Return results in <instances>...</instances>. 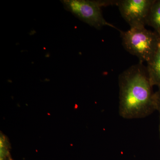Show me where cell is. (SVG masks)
Here are the masks:
<instances>
[{"label":"cell","instance_id":"1","mask_svg":"<svg viewBox=\"0 0 160 160\" xmlns=\"http://www.w3.org/2000/svg\"><path fill=\"white\" fill-rule=\"evenodd\" d=\"M118 82L120 116L127 119L142 118L157 109L153 86L142 63L123 71Z\"/></svg>","mask_w":160,"mask_h":160},{"label":"cell","instance_id":"2","mask_svg":"<svg viewBox=\"0 0 160 160\" xmlns=\"http://www.w3.org/2000/svg\"><path fill=\"white\" fill-rule=\"evenodd\" d=\"M122 43L125 49L137 57L140 63L151 59L157 49L159 37L154 31L144 27L130 28L120 31Z\"/></svg>","mask_w":160,"mask_h":160},{"label":"cell","instance_id":"3","mask_svg":"<svg viewBox=\"0 0 160 160\" xmlns=\"http://www.w3.org/2000/svg\"><path fill=\"white\" fill-rule=\"evenodd\" d=\"M62 2L66 10L92 27L99 29L104 26H109L117 29L103 17L102 7L117 5L118 1L65 0Z\"/></svg>","mask_w":160,"mask_h":160},{"label":"cell","instance_id":"4","mask_svg":"<svg viewBox=\"0 0 160 160\" xmlns=\"http://www.w3.org/2000/svg\"><path fill=\"white\" fill-rule=\"evenodd\" d=\"M155 0H120L116 6L130 28L144 27Z\"/></svg>","mask_w":160,"mask_h":160},{"label":"cell","instance_id":"5","mask_svg":"<svg viewBox=\"0 0 160 160\" xmlns=\"http://www.w3.org/2000/svg\"><path fill=\"white\" fill-rule=\"evenodd\" d=\"M147 73L152 86H157L160 91V38L157 49L152 58L147 62Z\"/></svg>","mask_w":160,"mask_h":160},{"label":"cell","instance_id":"6","mask_svg":"<svg viewBox=\"0 0 160 160\" xmlns=\"http://www.w3.org/2000/svg\"><path fill=\"white\" fill-rule=\"evenodd\" d=\"M146 25L152 27L160 38V0H155L149 12Z\"/></svg>","mask_w":160,"mask_h":160},{"label":"cell","instance_id":"7","mask_svg":"<svg viewBox=\"0 0 160 160\" xmlns=\"http://www.w3.org/2000/svg\"><path fill=\"white\" fill-rule=\"evenodd\" d=\"M9 142L3 134L0 138V160L9 159Z\"/></svg>","mask_w":160,"mask_h":160},{"label":"cell","instance_id":"8","mask_svg":"<svg viewBox=\"0 0 160 160\" xmlns=\"http://www.w3.org/2000/svg\"><path fill=\"white\" fill-rule=\"evenodd\" d=\"M156 102V109L158 110L160 116L159 135L160 138V91H158L155 93Z\"/></svg>","mask_w":160,"mask_h":160},{"label":"cell","instance_id":"9","mask_svg":"<svg viewBox=\"0 0 160 160\" xmlns=\"http://www.w3.org/2000/svg\"><path fill=\"white\" fill-rule=\"evenodd\" d=\"M9 160H12V158H11V157L10 156V157H9Z\"/></svg>","mask_w":160,"mask_h":160}]
</instances>
